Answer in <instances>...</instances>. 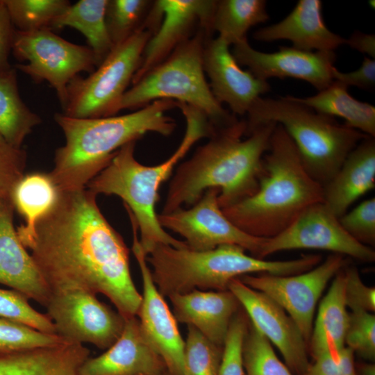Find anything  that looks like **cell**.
<instances>
[{
    "label": "cell",
    "instance_id": "cell-1",
    "mask_svg": "<svg viewBox=\"0 0 375 375\" xmlns=\"http://www.w3.org/2000/svg\"><path fill=\"white\" fill-rule=\"evenodd\" d=\"M97 196L87 188L59 191L27 248L51 293L102 294L126 319L137 316L142 294L131 274L128 248L101 213Z\"/></svg>",
    "mask_w": 375,
    "mask_h": 375
},
{
    "label": "cell",
    "instance_id": "cell-2",
    "mask_svg": "<svg viewBox=\"0 0 375 375\" xmlns=\"http://www.w3.org/2000/svg\"><path fill=\"white\" fill-rule=\"evenodd\" d=\"M276 125L260 124L246 134L245 119H238L215 129L207 142L176 168L160 214L192 206L211 188L219 190L222 208L253 194Z\"/></svg>",
    "mask_w": 375,
    "mask_h": 375
},
{
    "label": "cell",
    "instance_id": "cell-3",
    "mask_svg": "<svg viewBox=\"0 0 375 375\" xmlns=\"http://www.w3.org/2000/svg\"><path fill=\"white\" fill-rule=\"evenodd\" d=\"M174 108L176 101L160 99L123 115L85 119L56 113L65 143L56 150L49 174L58 191L86 188L121 147L148 133L170 135L176 123L167 112Z\"/></svg>",
    "mask_w": 375,
    "mask_h": 375
},
{
    "label": "cell",
    "instance_id": "cell-4",
    "mask_svg": "<svg viewBox=\"0 0 375 375\" xmlns=\"http://www.w3.org/2000/svg\"><path fill=\"white\" fill-rule=\"evenodd\" d=\"M177 108L185 117L186 129L180 145L168 159L154 166L141 164L134 156L136 142H131L121 147L108 166L86 186L96 195H116L123 200L128 216L135 222L146 256L160 244L188 247L185 241L173 238L159 224L156 212L158 191L191 147L214 132L207 117L198 109L181 103H178Z\"/></svg>",
    "mask_w": 375,
    "mask_h": 375
},
{
    "label": "cell",
    "instance_id": "cell-5",
    "mask_svg": "<svg viewBox=\"0 0 375 375\" xmlns=\"http://www.w3.org/2000/svg\"><path fill=\"white\" fill-rule=\"evenodd\" d=\"M323 196V186L307 172L292 139L276 124L262 158L256 191L222 209L247 234L270 238L285 229L306 208L322 202Z\"/></svg>",
    "mask_w": 375,
    "mask_h": 375
},
{
    "label": "cell",
    "instance_id": "cell-6",
    "mask_svg": "<svg viewBox=\"0 0 375 375\" xmlns=\"http://www.w3.org/2000/svg\"><path fill=\"white\" fill-rule=\"evenodd\" d=\"M154 283L163 297L194 290H227L234 278L254 273L278 276L310 270L314 260L303 255L290 260H267L247 254L234 244H224L206 251L176 248L160 244L146 257Z\"/></svg>",
    "mask_w": 375,
    "mask_h": 375
},
{
    "label": "cell",
    "instance_id": "cell-7",
    "mask_svg": "<svg viewBox=\"0 0 375 375\" xmlns=\"http://www.w3.org/2000/svg\"><path fill=\"white\" fill-rule=\"evenodd\" d=\"M246 133L267 122L281 125L294 142L303 166L322 186L367 135L292 100L258 98L248 111Z\"/></svg>",
    "mask_w": 375,
    "mask_h": 375
},
{
    "label": "cell",
    "instance_id": "cell-8",
    "mask_svg": "<svg viewBox=\"0 0 375 375\" xmlns=\"http://www.w3.org/2000/svg\"><path fill=\"white\" fill-rule=\"evenodd\" d=\"M210 38L199 28L162 62L145 74L125 92L120 110H138L160 99L185 103L203 112L215 129L238 119L214 97L205 77L203 54Z\"/></svg>",
    "mask_w": 375,
    "mask_h": 375
},
{
    "label": "cell",
    "instance_id": "cell-9",
    "mask_svg": "<svg viewBox=\"0 0 375 375\" xmlns=\"http://www.w3.org/2000/svg\"><path fill=\"white\" fill-rule=\"evenodd\" d=\"M156 31L146 19L137 32L115 46L89 76L78 75L72 79L67 88L62 114L85 119L116 115L139 68L146 44Z\"/></svg>",
    "mask_w": 375,
    "mask_h": 375
},
{
    "label": "cell",
    "instance_id": "cell-10",
    "mask_svg": "<svg viewBox=\"0 0 375 375\" xmlns=\"http://www.w3.org/2000/svg\"><path fill=\"white\" fill-rule=\"evenodd\" d=\"M12 51L17 60L15 68L35 83L47 81L57 94L62 107L67 88L79 73H92L98 62L87 46L72 43L56 35L49 28L31 31L15 30Z\"/></svg>",
    "mask_w": 375,
    "mask_h": 375
},
{
    "label": "cell",
    "instance_id": "cell-11",
    "mask_svg": "<svg viewBox=\"0 0 375 375\" xmlns=\"http://www.w3.org/2000/svg\"><path fill=\"white\" fill-rule=\"evenodd\" d=\"M56 334L68 342L108 349L120 336L125 319L96 294L81 290L51 293L46 306Z\"/></svg>",
    "mask_w": 375,
    "mask_h": 375
},
{
    "label": "cell",
    "instance_id": "cell-12",
    "mask_svg": "<svg viewBox=\"0 0 375 375\" xmlns=\"http://www.w3.org/2000/svg\"><path fill=\"white\" fill-rule=\"evenodd\" d=\"M347 264L344 256L333 253L312 269L301 274L278 276L261 273L238 278L278 303L297 325L308 344L317 301L328 283Z\"/></svg>",
    "mask_w": 375,
    "mask_h": 375
},
{
    "label": "cell",
    "instance_id": "cell-13",
    "mask_svg": "<svg viewBox=\"0 0 375 375\" xmlns=\"http://www.w3.org/2000/svg\"><path fill=\"white\" fill-rule=\"evenodd\" d=\"M219 192L217 188L209 189L189 208L158 215L159 224L182 236L191 249L206 251L234 244L258 258L267 238L247 234L229 220L219 204Z\"/></svg>",
    "mask_w": 375,
    "mask_h": 375
},
{
    "label": "cell",
    "instance_id": "cell-14",
    "mask_svg": "<svg viewBox=\"0 0 375 375\" xmlns=\"http://www.w3.org/2000/svg\"><path fill=\"white\" fill-rule=\"evenodd\" d=\"M302 249L328 251L365 262L375 260L373 249L353 238L323 201L308 206L282 232L267 238L258 258Z\"/></svg>",
    "mask_w": 375,
    "mask_h": 375
},
{
    "label": "cell",
    "instance_id": "cell-15",
    "mask_svg": "<svg viewBox=\"0 0 375 375\" xmlns=\"http://www.w3.org/2000/svg\"><path fill=\"white\" fill-rule=\"evenodd\" d=\"M133 231L132 251L138 262L142 280V301L137 314L143 333L164 361L171 375H185V340L178 328L177 321L152 278L138 237L135 222L131 219Z\"/></svg>",
    "mask_w": 375,
    "mask_h": 375
},
{
    "label": "cell",
    "instance_id": "cell-16",
    "mask_svg": "<svg viewBox=\"0 0 375 375\" xmlns=\"http://www.w3.org/2000/svg\"><path fill=\"white\" fill-rule=\"evenodd\" d=\"M228 290L238 300L251 324L280 351L290 372L306 375L310 365L308 344L288 314L268 296L239 278L233 279Z\"/></svg>",
    "mask_w": 375,
    "mask_h": 375
},
{
    "label": "cell",
    "instance_id": "cell-17",
    "mask_svg": "<svg viewBox=\"0 0 375 375\" xmlns=\"http://www.w3.org/2000/svg\"><path fill=\"white\" fill-rule=\"evenodd\" d=\"M233 47L231 52L238 63L247 67L259 79L297 78L308 82L318 92L333 82L334 51H307L282 46L277 51L266 53L253 49L247 38Z\"/></svg>",
    "mask_w": 375,
    "mask_h": 375
},
{
    "label": "cell",
    "instance_id": "cell-18",
    "mask_svg": "<svg viewBox=\"0 0 375 375\" xmlns=\"http://www.w3.org/2000/svg\"><path fill=\"white\" fill-rule=\"evenodd\" d=\"M215 2L214 0L154 1L161 15V20L146 44L140 65L131 84L135 83L192 37L197 25L210 36Z\"/></svg>",
    "mask_w": 375,
    "mask_h": 375
},
{
    "label": "cell",
    "instance_id": "cell-19",
    "mask_svg": "<svg viewBox=\"0 0 375 375\" xmlns=\"http://www.w3.org/2000/svg\"><path fill=\"white\" fill-rule=\"evenodd\" d=\"M203 62L214 97L235 116L247 115L255 101L271 89L267 81L240 67L228 43L219 36L206 40Z\"/></svg>",
    "mask_w": 375,
    "mask_h": 375
},
{
    "label": "cell",
    "instance_id": "cell-20",
    "mask_svg": "<svg viewBox=\"0 0 375 375\" xmlns=\"http://www.w3.org/2000/svg\"><path fill=\"white\" fill-rule=\"evenodd\" d=\"M166 371L135 316L125 319L120 336L103 353L82 364L78 375H161Z\"/></svg>",
    "mask_w": 375,
    "mask_h": 375
},
{
    "label": "cell",
    "instance_id": "cell-21",
    "mask_svg": "<svg viewBox=\"0 0 375 375\" xmlns=\"http://www.w3.org/2000/svg\"><path fill=\"white\" fill-rule=\"evenodd\" d=\"M14 207L0 203V283L45 307L51 292L14 228Z\"/></svg>",
    "mask_w": 375,
    "mask_h": 375
},
{
    "label": "cell",
    "instance_id": "cell-22",
    "mask_svg": "<svg viewBox=\"0 0 375 375\" xmlns=\"http://www.w3.org/2000/svg\"><path fill=\"white\" fill-rule=\"evenodd\" d=\"M257 41L288 40L292 47L307 51H334L346 39L326 25L319 0H299L281 21L259 28L253 34Z\"/></svg>",
    "mask_w": 375,
    "mask_h": 375
},
{
    "label": "cell",
    "instance_id": "cell-23",
    "mask_svg": "<svg viewBox=\"0 0 375 375\" xmlns=\"http://www.w3.org/2000/svg\"><path fill=\"white\" fill-rule=\"evenodd\" d=\"M177 322L198 330L209 340L224 347L231 322L240 304L228 290H194L169 295Z\"/></svg>",
    "mask_w": 375,
    "mask_h": 375
},
{
    "label": "cell",
    "instance_id": "cell-24",
    "mask_svg": "<svg viewBox=\"0 0 375 375\" xmlns=\"http://www.w3.org/2000/svg\"><path fill=\"white\" fill-rule=\"evenodd\" d=\"M375 186V140L367 137L348 154L324 188L323 202L337 217Z\"/></svg>",
    "mask_w": 375,
    "mask_h": 375
},
{
    "label": "cell",
    "instance_id": "cell-25",
    "mask_svg": "<svg viewBox=\"0 0 375 375\" xmlns=\"http://www.w3.org/2000/svg\"><path fill=\"white\" fill-rule=\"evenodd\" d=\"M343 267L333 277L318 308L308 344L313 358L321 355L337 353L346 346L349 313L345 302Z\"/></svg>",
    "mask_w": 375,
    "mask_h": 375
},
{
    "label": "cell",
    "instance_id": "cell-26",
    "mask_svg": "<svg viewBox=\"0 0 375 375\" xmlns=\"http://www.w3.org/2000/svg\"><path fill=\"white\" fill-rule=\"evenodd\" d=\"M290 97L314 111L344 120V124L369 137H375V107L356 99L348 88L333 81L326 88L308 97Z\"/></svg>",
    "mask_w": 375,
    "mask_h": 375
},
{
    "label": "cell",
    "instance_id": "cell-27",
    "mask_svg": "<svg viewBox=\"0 0 375 375\" xmlns=\"http://www.w3.org/2000/svg\"><path fill=\"white\" fill-rule=\"evenodd\" d=\"M59 191L49 174L34 172L24 174L12 193V202L26 223L17 229V236L27 248L38 220L56 202Z\"/></svg>",
    "mask_w": 375,
    "mask_h": 375
},
{
    "label": "cell",
    "instance_id": "cell-28",
    "mask_svg": "<svg viewBox=\"0 0 375 375\" xmlns=\"http://www.w3.org/2000/svg\"><path fill=\"white\" fill-rule=\"evenodd\" d=\"M108 0H80L70 4L51 23V30L69 26L86 38L99 65L114 47L106 24ZM98 65V66H99Z\"/></svg>",
    "mask_w": 375,
    "mask_h": 375
},
{
    "label": "cell",
    "instance_id": "cell-29",
    "mask_svg": "<svg viewBox=\"0 0 375 375\" xmlns=\"http://www.w3.org/2000/svg\"><path fill=\"white\" fill-rule=\"evenodd\" d=\"M41 122L20 97L16 69L0 75V135L10 145L22 148L26 136Z\"/></svg>",
    "mask_w": 375,
    "mask_h": 375
},
{
    "label": "cell",
    "instance_id": "cell-30",
    "mask_svg": "<svg viewBox=\"0 0 375 375\" xmlns=\"http://www.w3.org/2000/svg\"><path fill=\"white\" fill-rule=\"evenodd\" d=\"M269 18L265 0L216 1L211 30L234 45L247 39L253 26L266 22Z\"/></svg>",
    "mask_w": 375,
    "mask_h": 375
},
{
    "label": "cell",
    "instance_id": "cell-31",
    "mask_svg": "<svg viewBox=\"0 0 375 375\" xmlns=\"http://www.w3.org/2000/svg\"><path fill=\"white\" fill-rule=\"evenodd\" d=\"M153 2L148 0H108L106 24L114 47L142 28Z\"/></svg>",
    "mask_w": 375,
    "mask_h": 375
},
{
    "label": "cell",
    "instance_id": "cell-32",
    "mask_svg": "<svg viewBox=\"0 0 375 375\" xmlns=\"http://www.w3.org/2000/svg\"><path fill=\"white\" fill-rule=\"evenodd\" d=\"M244 375H293L276 356L271 342L249 322L242 346Z\"/></svg>",
    "mask_w": 375,
    "mask_h": 375
},
{
    "label": "cell",
    "instance_id": "cell-33",
    "mask_svg": "<svg viewBox=\"0 0 375 375\" xmlns=\"http://www.w3.org/2000/svg\"><path fill=\"white\" fill-rule=\"evenodd\" d=\"M15 28L31 31L49 28L70 4L68 0H4Z\"/></svg>",
    "mask_w": 375,
    "mask_h": 375
},
{
    "label": "cell",
    "instance_id": "cell-34",
    "mask_svg": "<svg viewBox=\"0 0 375 375\" xmlns=\"http://www.w3.org/2000/svg\"><path fill=\"white\" fill-rule=\"evenodd\" d=\"M223 347L209 340L193 326H188L183 358L185 375H218Z\"/></svg>",
    "mask_w": 375,
    "mask_h": 375
},
{
    "label": "cell",
    "instance_id": "cell-35",
    "mask_svg": "<svg viewBox=\"0 0 375 375\" xmlns=\"http://www.w3.org/2000/svg\"><path fill=\"white\" fill-rule=\"evenodd\" d=\"M65 342L57 334L41 332L0 317V354L51 347Z\"/></svg>",
    "mask_w": 375,
    "mask_h": 375
},
{
    "label": "cell",
    "instance_id": "cell-36",
    "mask_svg": "<svg viewBox=\"0 0 375 375\" xmlns=\"http://www.w3.org/2000/svg\"><path fill=\"white\" fill-rule=\"evenodd\" d=\"M28 298L15 291L0 289V317L28 326L41 332L56 334L53 322L33 308Z\"/></svg>",
    "mask_w": 375,
    "mask_h": 375
},
{
    "label": "cell",
    "instance_id": "cell-37",
    "mask_svg": "<svg viewBox=\"0 0 375 375\" xmlns=\"http://www.w3.org/2000/svg\"><path fill=\"white\" fill-rule=\"evenodd\" d=\"M345 345L362 358L374 360L375 357V316L363 310L349 313Z\"/></svg>",
    "mask_w": 375,
    "mask_h": 375
},
{
    "label": "cell",
    "instance_id": "cell-38",
    "mask_svg": "<svg viewBox=\"0 0 375 375\" xmlns=\"http://www.w3.org/2000/svg\"><path fill=\"white\" fill-rule=\"evenodd\" d=\"M249 319L246 312L238 311L233 317L223 347V356L218 375H244L242 346Z\"/></svg>",
    "mask_w": 375,
    "mask_h": 375
},
{
    "label": "cell",
    "instance_id": "cell-39",
    "mask_svg": "<svg viewBox=\"0 0 375 375\" xmlns=\"http://www.w3.org/2000/svg\"><path fill=\"white\" fill-rule=\"evenodd\" d=\"M26 152L10 145L0 135V203L12 201V193L24 176Z\"/></svg>",
    "mask_w": 375,
    "mask_h": 375
},
{
    "label": "cell",
    "instance_id": "cell-40",
    "mask_svg": "<svg viewBox=\"0 0 375 375\" xmlns=\"http://www.w3.org/2000/svg\"><path fill=\"white\" fill-rule=\"evenodd\" d=\"M338 219L343 228L356 240L372 248L374 246V197L363 201Z\"/></svg>",
    "mask_w": 375,
    "mask_h": 375
},
{
    "label": "cell",
    "instance_id": "cell-41",
    "mask_svg": "<svg viewBox=\"0 0 375 375\" xmlns=\"http://www.w3.org/2000/svg\"><path fill=\"white\" fill-rule=\"evenodd\" d=\"M345 278V302L351 311L372 312L375 310V289L364 284L356 267H343Z\"/></svg>",
    "mask_w": 375,
    "mask_h": 375
},
{
    "label": "cell",
    "instance_id": "cell-42",
    "mask_svg": "<svg viewBox=\"0 0 375 375\" xmlns=\"http://www.w3.org/2000/svg\"><path fill=\"white\" fill-rule=\"evenodd\" d=\"M306 375H357L354 352L345 346L335 354H324L314 358Z\"/></svg>",
    "mask_w": 375,
    "mask_h": 375
},
{
    "label": "cell",
    "instance_id": "cell-43",
    "mask_svg": "<svg viewBox=\"0 0 375 375\" xmlns=\"http://www.w3.org/2000/svg\"><path fill=\"white\" fill-rule=\"evenodd\" d=\"M333 78L347 88L354 86L364 90L372 91L375 88V60L365 56L361 66L350 72H342L335 67Z\"/></svg>",
    "mask_w": 375,
    "mask_h": 375
},
{
    "label": "cell",
    "instance_id": "cell-44",
    "mask_svg": "<svg viewBox=\"0 0 375 375\" xmlns=\"http://www.w3.org/2000/svg\"><path fill=\"white\" fill-rule=\"evenodd\" d=\"M15 30L4 0H0V75L12 69L9 55Z\"/></svg>",
    "mask_w": 375,
    "mask_h": 375
},
{
    "label": "cell",
    "instance_id": "cell-45",
    "mask_svg": "<svg viewBox=\"0 0 375 375\" xmlns=\"http://www.w3.org/2000/svg\"><path fill=\"white\" fill-rule=\"evenodd\" d=\"M345 44L360 53H365L371 58H375V35L360 31H354L346 39Z\"/></svg>",
    "mask_w": 375,
    "mask_h": 375
},
{
    "label": "cell",
    "instance_id": "cell-46",
    "mask_svg": "<svg viewBox=\"0 0 375 375\" xmlns=\"http://www.w3.org/2000/svg\"><path fill=\"white\" fill-rule=\"evenodd\" d=\"M0 375H13L12 360L8 353L0 354Z\"/></svg>",
    "mask_w": 375,
    "mask_h": 375
},
{
    "label": "cell",
    "instance_id": "cell-47",
    "mask_svg": "<svg viewBox=\"0 0 375 375\" xmlns=\"http://www.w3.org/2000/svg\"><path fill=\"white\" fill-rule=\"evenodd\" d=\"M357 375H375V366L373 364H362L358 367Z\"/></svg>",
    "mask_w": 375,
    "mask_h": 375
},
{
    "label": "cell",
    "instance_id": "cell-48",
    "mask_svg": "<svg viewBox=\"0 0 375 375\" xmlns=\"http://www.w3.org/2000/svg\"><path fill=\"white\" fill-rule=\"evenodd\" d=\"M161 375H171V374L167 371H166Z\"/></svg>",
    "mask_w": 375,
    "mask_h": 375
}]
</instances>
